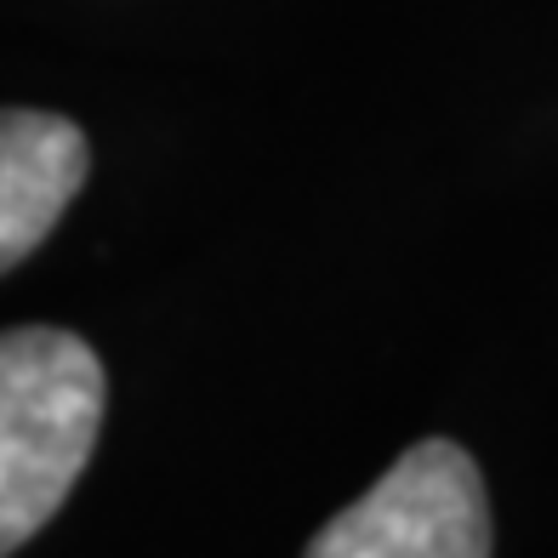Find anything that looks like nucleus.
Returning a JSON list of instances; mask_svg holds the SVG:
<instances>
[{
	"label": "nucleus",
	"instance_id": "1",
	"mask_svg": "<svg viewBox=\"0 0 558 558\" xmlns=\"http://www.w3.org/2000/svg\"><path fill=\"white\" fill-rule=\"evenodd\" d=\"M104 365L74 331H0V558L74 490L104 427Z\"/></svg>",
	"mask_w": 558,
	"mask_h": 558
},
{
	"label": "nucleus",
	"instance_id": "3",
	"mask_svg": "<svg viewBox=\"0 0 558 558\" xmlns=\"http://www.w3.org/2000/svg\"><path fill=\"white\" fill-rule=\"evenodd\" d=\"M86 137L63 114L0 109V274L52 234L86 183Z\"/></svg>",
	"mask_w": 558,
	"mask_h": 558
},
{
	"label": "nucleus",
	"instance_id": "2",
	"mask_svg": "<svg viewBox=\"0 0 558 558\" xmlns=\"http://www.w3.org/2000/svg\"><path fill=\"white\" fill-rule=\"evenodd\" d=\"M302 558H490V501L473 456L422 439L342 507Z\"/></svg>",
	"mask_w": 558,
	"mask_h": 558
}]
</instances>
